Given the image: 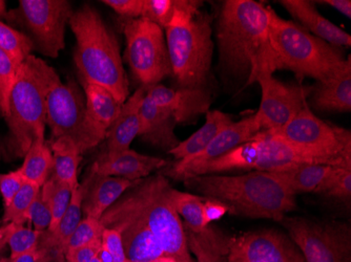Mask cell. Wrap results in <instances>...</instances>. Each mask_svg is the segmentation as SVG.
<instances>
[{"label":"cell","instance_id":"6","mask_svg":"<svg viewBox=\"0 0 351 262\" xmlns=\"http://www.w3.org/2000/svg\"><path fill=\"white\" fill-rule=\"evenodd\" d=\"M269 40L280 70H291L299 83L304 78L322 82L335 76L346 63L345 50L317 38L295 21H286L271 11Z\"/></svg>","mask_w":351,"mask_h":262},{"label":"cell","instance_id":"25","mask_svg":"<svg viewBox=\"0 0 351 262\" xmlns=\"http://www.w3.org/2000/svg\"><path fill=\"white\" fill-rule=\"evenodd\" d=\"M147 88L141 86L122 104L117 119L106 133V155H115L130 149L139 135V112Z\"/></svg>","mask_w":351,"mask_h":262},{"label":"cell","instance_id":"46","mask_svg":"<svg viewBox=\"0 0 351 262\" xmlns=\"http://www.w3.org/2000/svg\"><path fill=\"white\" fill-rule=\"evenodd\" d=\"M317 3H324L333 8L336 11L340 12L343 15L346 16L347 18H351V1L350 0H322L317 1Z\"/></svg>","mask_w":351,"mask_h":262},{"label":"cell","instance_id":"36","mask_svg":"<svg viewBox=\"0 0 351 262\" xmlns=\"http://www.w3.org/2000/svg\"><path fill=\"white\" fill-rule=\"evenodd\" d=\"M317 194L349 204L351 198V168L337 167Z\"/></svg>","mask_w":351,"mask_h":262},{"label":"cell","instance_id":"26","mask_svg":"<svg viewBox=\"0 0 351 262\" xmlns=\"http://www.w3.org/2000/svg\"><path fill=\"white\" fill-rule=\"evenodd\" d=\"M337 166L325 163H300L271 171L291 192L317 194Z\"/></svg>","mask_w":351,"mask_h":262},{"label":"cell","instance_id":"1","mask_svg":"<svg viewBox=\"0 0 351 262\" xmlns=\"http://www.w3.org/2000/svg\"><path fill=\"white\" fill-rule=\"evenodd\" d=\"M271 11V8L254 0H226L221 3L215 37L219 65L226 80L247 88L262 75L280 70L269 40Z\"/></svg>","mask_w":351,"mask_h":262},{"label":"cell","instance_id":"47","mask_svg":"<svg viewBox=\"0 0 351 262\" xmlns=\"http://www.w3.org/2000/svg\"><path fill=\"white\" fill-rule=\"evenodd\" d=\"M10 262H37L36 252L34 250V251L23 254V255L19 256V257L10 259Z\"/></svg>","mask_w":351,"mask_h":262},{"label":"cell","instance_id":"39","mask_svg":"<svg viewBox=\"0 0 351 262\" xmlns=\"http://www.w3.org/2000/svg\"><path fill=\"white\" fill-rule=\"evenodd\" d=\"M180 0H145L141 18L147 19L165 31Z\"/></svg>","mask_w":351,"mask_h":262},{"label":"cell","instance_id":"44","mask_svg":"<svg viewBox=\"0 0 351 262\" xmlns=\"http://www.w3.org/2000/svg\"><path fill=\"white\" fill-rule=\"evenodd\" d=\"M101 246L102 238L84 247L71 250L66 252V262H101L99 257Z\"/></svg>","mask_w":351,"mask_h":262},{"label":"cell","instance_id":"15","mask_svg":"<svg viewBox=\"0 0 351 262\" xmlns=\"http://www.w3.org/2000/svg\"><path fill=\"white\" fill-rule=\"evenodd\" d=\"M228 262H306L289 234L261 228L230 237Z\"/></svg>","mask_w":351,"mask_h":262},{"label":"cell","instance_id":"37","mask_svg":"<svg viewBox=\"0 0 351 262\" xmlns=\"http://www.w3.org/2000/svg\"><path fill=\"white\" fill-rule=\"evenodd\" d=\"M40 235L41 232L36 231L34 228H27L25 224H13L8 242L10 259L36 250Z\"/></svg>","mask_w":351,"mask_h":262},{"label":"cell","instance_id":"40","mask_svg":"<svg viewBox=\"0 0 351 262\" xmlns=\"http://www.w3.org/2000/svg\"><path fill=\"white\" fill-rule=\"evenodd\" d=\"M27 222H31L34 226V230L38 232L47 231V228H50L52 222V213H51L50 207L47 206V202L43 200L40 192L29 208Z\"/></svg>","mask_w":351,"mask_h":262},{"label":"cell","instance_id":"8","mask_svg":"<svg viewBox=\"0 0 351 262\" xmlns=\"http://www.w3.org/2000/svg\"><path fill=\"white\" fill-rule=\"evenodd\" d=\"M300 163H323L319 159L301 153L283 140L262 130L250 141L228 151L226 155L187 174L185 181L200 175L222 174L232 171H271Z\"/></svg>","mask_w":351,"mask_h":262},{"label":"cell","instance_id":"12","mask_svg":"<svg viewBox=\"0 0 351 262\" xmlns=\"http://www.w3.org/2000/svg\"><path fill=\"white\" fill-rule=\"evenodd\" d=\"M68 0H21L19 10L9 12V19H19L34 50L57 58L66 47V27L72 16Z\"/></svg>","mask_w":351,"mask_h":262},{"label":"cell","instance_id":"52","mask_svg":"<svg viewBox=\"0 0 351 262\" xmlns=\"http://www.w3.org/2000/svg\"><path fill=\"white\" fill-rule=\"evenodd\" d=\"M0 157H1V153H0Z\"/></svg>","mask_w":351,"mask_h":262},{"label":"cell","instance_id":"41","mask_svg":"<svg viewBox=\"0 0 351 262\" xmlns=\"http://www.w3.org/2000/svg\"><path fill=\"white\" fill-rule=\"evenodd\" d=\"M25 179L19 169L8 173H0V194L3 198V208L9 206L15 195L21 190Z\"/></svg>","mask_w":351,"mask_h":262},{"label":"cell","instance_id":"31","mask_svg":"<svg viewBox=\"0 0 351 262\" xmlns=\"http://www.w3.org/2000/svg\"><path fill=\"white\" fill-rule=\"evenodd\" d=\"M171 200L173 208L178 213L182 220L184 230L187 231H202V207L204 198L200 195L191 194V193L182 192L171 188Z\"/></svg>","mask_w":351,"mask_h":262},{"label":"cell","instance_id":"24","mask_svg":"<svg viewBox=\"0 0 351 262\" xmlns=\"http://www.w3.org/2000/svg\"><path fill=\"white\" fill-rule=\"evenodd\" d=\"M140 130L138 137L158 148L169 153L180 144L176 135L177 126L173 114L167 108L158 106L145 94L139 112Z\"/></svg>","mask_w":351,"mask_h":262},{"label":"cell","instance_id":"5","mask_svg":"<svg viewBox=\"0 0 351 262\" xmlns=\"http://www.w3.org/2000/svg\"><path fill=\"white\" fill-rule=\"evenodd\" d=\"M57 75L51 65L33 54L21 63L5 119L9 128L5 145L7 157H23L32 144L45 139L47 94Z\"/></svg>","mask_w":351,"mask_h":262},{"label":"cell","instance_id":"16","mask_svg":"<svg viewBox=\"0 0 351 262\" xmlns=\"http://www.w3.org/2000/svg\"><path fill=\"white\" fill-rule=\"evenodd\" d=\"M47 125L52 131V139L68 137L79 146L86 114V96L77 82L63 83L57 75L47 92Z\"/></svg>","mask_w":351,"mask_h":262},{"label":"cell","instance_id":"35","mask_svg":"<svg viewBox=\"0 0 351 262\" xmlns=\"http://www.w3.org/2000/svg\"><path fill=\"white\" fill-rule=\"evenodd\" d=\"M19 66L3 49H0V116L7 118L9 114V99L15 83Z\"/></svg>","mask_w":351,"mask_h":262},{"label":"cell","instance_id":"33","mask_svg":"<svg viewBox=\"0 0 351 262\" xmlns=\"http://www.w3.org/2000/svg\"><path fill=\"white\" fill-rule=\"evenodd\" d=\"M39 192H40V187L25 181V184L10 202L9 206L5 207L3 224H25L27 222L29 208Z\"/></svg>","mask_w":351,"mask_h":262},{"label":"cell","instance_id":"29","mask_svg":"<svg viewBox=\"0 0 351 262\" xmlns=\"http://www.w3.org/2000/svg\"><path fill=\"white\" fill-rule=\"evenodd\" d=\"M50 146L53 153L52 176L66 183L74 190L79 186L78 170L82 153L74 140L68 137L53 140Z\"/></svg>","mask_w":351,"mask_h":262},{"label":"cell","instance_id":"34","mask_svg":"<svg viewBox=\"0 0 351 262\" xmlns=\"http://www.w3.org/2000/svg\"><path fill=\"white\" fill-rule=\"evenodd\" d=\"M0 49L21 65L34 50L33 43L23 31L0 21Z\"/></svg>","mask_w":351,"mask_h":262},{"label":"cell","instance_id":"43","mask_svg":"<svg viewBox=\"0 0 351 262\" xmlns=\"http://www.w3.org/2000/svg\"><path fill=\"white\" fill-rule=\"evenodd\" d=\"M102 246L110 254L112 262H128L119 232L113 228H104L102 233Z\"/></svg>","mask_w":351,"mask_h":262},{"label":"cell","instance_id":"9","mask_svg":"<svg viewBox=\"0 0 351 262\" xmlns=\"http://www.w3.org/2000/svg\"><path fill=\"white\" fill-rule=\"evenodd\" d=\"M271 135L331 166L351 168V133L315 116L308 103L289 123Z\"/></svg>","mask_w":351,"mask_h":262},{"label":"cell","instance_id":"11","mask_svg":"<svg viewBox=\"0 0 351 262\" xmlns=\"http://www.w3.org/2000/svg\"><path fill=\"white\" fill-rule=\"evenodd\" d=\"M280 224L306 262H351L350 224L284 216Z\"/></svg>","mask_w":351,"mask_h":262},{"label":"cell","instance_id":"7","mask_svg":"<svg viewBox=\"0 0 351 262\" xmlns=\"http://www.w3.org/2000/svg\"><path fill=\"white\" fill-rule=\"evenodd\" d=\"M171 188L167 177L158 172L135 182L121 198L145 220L165 255L180 262H194L182 220L171 202Z\"/></svg>","mask_w":351,"mask_h":262},{"label":"cell","instance_id":"13","mask_svg":"<svg viewBox=\"0 0 351 262\" xmlns=\"http://www.w3.org/2000/svg\"><path fill=\"white\" fill-rule=\"evenodd\" d=\"M256 83L262 94L254 118L261 130H277L289 123L306 105L311 92V86L285 83L270 74L262 75Z\"/></svg>","mask_w":351,"mask_h":262},{"label":"cell","instance_id":"17","mask_svg":"<svg viewBox=\"0 0 351 262\" xmlns=\"http://www.w3.org/2000/svg\"><path fill=\"white\" fill-rule=\"evenodd\" d=\"M260 131H262L261 128L254 120V114H252L250 117L234 122L232 125L224 128L198 155L186 161L169 163L159 172L167 179L184 182L185 177L191 171L222 157L228 151L236 148L237 146L250 141Z\"/></svg>","mask_w":351,"mask_h":262},{"label":"cell","instance_id":"48","mask_svg":"<svg viewBox=\"0 0 351 262\" xmlns=\"http://www.w3.org/2000/svg\"><path fill=\"white\" fill-rule=\"evenodd\" d=\"M8 12L7 10V3H5V0H0V21L3 18H8Z\"/></svg>","mask_w":351,"mask_h":262},{"label":"cell","instance_id":"30","mask_svg":"<svg viewBox=\"0 0 351 262\" xmlns=\"http://www.w3.org/2000/svg\"><path fill=\"white\" fill-rule=\"evenodd\" d=\"M19 171L25 181L41 188L52 176L53 153L50 144L45 139L37 140L32 144L23 157Z\"/></svg>","mask_w":351,"mask_h":262},{"label":"cell","instance_id":"38","mask_svg":"<svg viewBox=\"0 0 351 262\" xmlns=\"http://www.w3.org/2000/svg\"><path fill=\"white\" fill-rule=\"evenodd\" d=\"M104 231V228L100 220L84 216L66 241V254L71 250L78 249L92 244L95 240L101 239Z\"/></svg>","mask_w":351,"mask_h":262},{"label":"cell","instance_id":"32","mask_svg":"<svg viewBox=\"0 0 351 262\" xmlns=\"http://www.w3.org/2000/svg\"><path fill=\"white\" fill-rule=\"evenodd\" d=\"M72 188L66 183L61 182L56 177L51 176L40 188L43 198L50 207L52 213V222L47 231H53L58 224L59 220L70 205L72 198Z\"/></svg>","mask_w":351,"mask_h":262},{"label":"cell","instance_id":"22","mask_svg":"<svg viewBox=\"0 0 351 262\" xmlns=\"http://www.w3.org/2000/svg\"><path fill=\"white\" fill-rule=\"evenodd\" d=\"M309 108L319 112L347 114L351 112V57L330 79L311 86Z\"/></svg>","mask_w":351,"mask_h":262},{"label":"cell","instance_id":"42","mask_svg":"<svg viewBox=\"0 0 351 262\" xmlns=\"http://www.w3.org/2000/svg\"><path fill=\"white\" fill-rule=\"evenodd\" d=\"M102 3L125 19L141 18L145 7V0H102Z\"/></svg>","mask_w":351,"mask_h":262},{"label":"cell","instance_id":"20","mask_svg":"<svg viewBox=\"0 0 351 262\" xmlns=\"http://www.w3.org/2000/svg\"><path fill=\"white\" fill-rule=\"evenodd\" d=\"M92 165L99 174L137 182L156 171H160L169 165V161L161 157L142 155L130 148L115 155L101 153Z\"/></svg>","mask_w":351,"mask_h":262},{"label":"cell","instance_id":"45","mask_svg":"<svg viewBox=\"0 0 351 262\" xmlns=\"http://www.w3.org/2000/svg\"><path fill=\"white\" fill-rule=\"evenodd\" d=\"M230 213V209L226 204L213 198H205L202 207L203 226H207L216 220H221L223 216Z\"/></svg>","mask_w":351,"mask_h":262},{"label":"cell","instance_id":"2","mask_svg":"<svg viewBox=\"0 0 351 262\" xmlns=\"http://www.w3.org/2000/svg\"><path fill=\"white\" fill-rule=\"evenodd\" d=\"M184 184L203 198L226 204L230 215L280 222L287 213L297 209L295 193L267 171H250L232 176L200 175L187 179Z\"/></svg>","mask_w":351,"mask_h":262},{"label":"cell","instance_id":"49","mask_svg":"<svg viewBox=\"0 0 351 262\" xmlns=\"http://www.w3.org/2000/svg\"><path fill=\"white\" fill-rule=\"evenodd\" d=\"M152 262H180L178 260L173 259V258L169 257V256L163 255L161 257L157 258Z\"/></svg>","mask_w":351,"mask_h":262},{"label":"cell","instance_id":"4","mask_svg":"<svg viewBox=\"0 0 351 262\" xmlns=\"http://www.w3.org/2000/svg\"><path fill=\"white\" fill-rule=\"evenodd\" d=\"M69 25L76 39L74 61L82 86H102L123 104L129 98V82L113 31L88 3L73 12Z\"/></svg>","mask_w":351,"mask_h":262},{"label":"cell","instance_id":"28","mask_svg":"<svg viewBox=\"0 0 351 262\" xmlns=\"http://www.w3.org/2000/svg\"><path fill=\"white\" fill-rule=\"evenodd\" d=\"M184 231L189 252L196 256L197 262H228L230 237L218 226L208 224L198 233Z\"/></svg>","mask_w":351,"mask_h":262},{"label":"cell","instance_id":"51","mask_svg":"<svg viewBox=\"0 0 351 262\" xmlns=\"http://www.w3.org/2000/svg\"><path fill=\"white\" fill-rule=\"evenodd\" d=\"M3 226H0V237H1V236H3Z\"/></svg>","mask_w":351,"mask_h":262},{"label":"cell","instance_id":"19","mask_svg":"<svg viewBox=\"0 0 351 262\" xmlns=\"http://www.w3.org/2000/svg\"><path fill=\"white\" fill-rule=\"evenodd\" d=\"M147 94L158 106L169 109L178 124L194 122L212 103V90H175L159 83L147 88Z\"/></svg>","mask_w":351,"mask_h":262},{"label":"cell","instance_id":"23","mask_svg":"<svg viewBox=\"0 0 351 262\" xmlns=\"http://www.w3.org/2000/svg\"><path fill=\"white\" fill-rule=\"evenodd\" d=\"M280 5L289 12L295 23L317 38L333 47L348 49L351 37L344 29L333 25L317 11L315 1L309 0H280Z\"/></svg>","mask_w":351,"mask_h":262},{"label":"cell","instance_id":"27","mask_svg":"<svg viewBox=\"0 0 351 262\" xmlns=\"http://www.w3.org/2000/svg\"><path fill=\"white\" fill-rule=\"evenodd\" d=\"M232 123L230 114L221 110H208L205 114L204 125L169 153L175 157V161H186L200 153L224 128Z\"/></svg>","mask_w":351,"mask_h":262},{"label":"cell","instance_id":"18","mask_svg":"<svg viewBox=\"0 0 351 262\" xmlns=\"http://www.w3.org/2000/svg\"><path fill=\"white\" fill-rule=\"evenodd\" d=\"M84 88L86 114L78 146L82 155L106 140V133L117 119L122 106L114 94L102 86L86 84Z\"/></svg>","mask_w":351,"mask_h":262},{"label":"cell","instance_id":"3","mask_svg":"<svg viewBox=\"0 0 351 262\" xmlns=\"http://www.w3.org/2000/svg\"><path fill=\"white\" fill-rule=\"evenodd\" d=\"M199 0H180L165 40L177 88L212 90L213 16Z\"/></svg>","mask_w":351,"mask_h":262},{"label":"cell","instance_id":"21","mask_svg":"<svg viewBox=\"0 0 351 262\" xmlns=\"http://www.w3.org/2000/svg\"><path fill=\"white\" fill-rule=\"evenodd\" d=\"M134 184L135 182L129 179L99 174L92 165L84 183L80 184L84 190L82 213L84 216L99 220L104 212Z\"/></svg>","mask_w":351,"mask_h":262},{"label":"cell","instance_id":"50","mask_svg":"<svg viewBox=\"0 0 351 262\" xmlns=\"http://www.w3.org/2000/svg\"><path fill=\"white\" fill-rule=\"evenodd\" d=\"M0 262H10V257H5L3 252H0Z\"/></svg>","mask_w":351,"mask_h":262},{"label":"cell","instance_id":"14","mask_svg":"<svg viewBox=\"0 0 351 262\" xmlns=\"http://www.w3.org/2000/svg\"><path fill=\"white\" fill-rule=\"evenodd\" d=\"M104 228H113L121 235L128 262H152L165 255L145 220L120 198L100 218Z\"/></svg>","mask_w":351,"mask_h":262},{"label":"cell","instance_id":"10","mask_svg":"<svg viewBox=\"0 0 351 262\" xmlns=\"http://www.w3.org/2000/svg\"><path fill=\"white\" fill-rule=\"evenodd\" d=\"M125 59L141 86H156L171 76L165 31L145 18L125 19Z\"/></svg>","mask_w":351,"mask_h":262}]
</instances>
